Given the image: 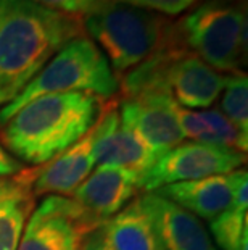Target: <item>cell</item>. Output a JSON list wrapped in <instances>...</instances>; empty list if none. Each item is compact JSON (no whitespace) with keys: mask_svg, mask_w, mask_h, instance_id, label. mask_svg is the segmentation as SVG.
<instances>
[{"mask_svg":"<svg viewBox=\"0 0 248 250\" xmlns=\"http://www.w3.org/2000/svg\"><path fill=\"white\" fill-rule=\"evenodd\" d=\"M248 174L235 188L232 205L210 221L214 246L219 250H248Z\"/></svg>","mask_w":248,"mask_h":250,"instance_id":"ac0fdd59","label":"cell"},{"mask_svg":"<svg viewBox=\"0 0 248 250\" xmlns=\"http://www.w3.org/2000/svg\"><path fill=\"white\" fill-rule=\"evenodd\" d=\"M116 2H123L129 3L133 7H139L149 12H155L160 15H179L182 12H186L187 8H191L195 2L198 0H116Z\"/></svg>","mask_w":248,"mask_h":250,"instance_id":"ffe728a7","label":"cell"},{"mask_svg":"<svg viewBox=\"0 0 248 250\" xmlns=\"http://www.w3.org/2000/svg\"><path fill=\"white\" fill-rule=\"evenodd\" d=\"M81 250H113L110 247V244L105 237L102 226H98L97 229H94L89 236L84 239Z\"/></svg>","mask_w":248,"mask_h":250,"instance_id":"603a6c76","label":"cell"},{"mask_svg":"<svg viewBox=\"0 0 248 250\" xmlns=\"http://www.w3.org/2000/svg\"><path fill=\"white\" fill-rule=\"evenodd\" d=\"M221 111L242 132L248 134V78L247 73L229 74L224 79Z\"/></svg>","mask_w":248,"mask_h":250,"instance_id":"d6986e66","label":"cell"},{"mask_svg":"<svg viewBox=\"0 0 248 250\" xmlns=\"http://www.w3.org/2000/svg\"><path fill=\"white\" fill-rule=\"evenodd\" d=\"M26 167L18 162L12 153L5 150V147L0 144V178H12L23 171Z\"/></svg>","mask_w":248,"mask_h":250,"instance_id":"7402d4cb","label":"cell"},{"mask_svg":"<svg viewBox=\"0 0 248 250\" xmlns=\"http://www.w3.org/2000/svg\"><path fill=\"white\" fill-rule=\"evenodd\" d=\"M31 2L60 13L73 15V17H82L87 12H91L102 0H31Z\"/></svg>","mask_w":248,"mask_h":250,"instance_id":"44dd1931","label":"cell"},{"mask_svg":"<svg viewBox=\"0 0 248 250\" xmlns=\"http://www.w3.org/2000/svg\"><path fill=\"white\" fill-rule=\"evenodd\" d=\"M102 225L70 195H45L34 207L17 250H81L84 239Z\"/></svg>","mask_w":248,"mask_h":250,"instance_id":"8992f818","label":"cell"},{"mask_svg":"<svg viewBox=\"0 0 248 250\" xmlns=\"http://www.w3.org/2000/svg\"><path fill=\"white\" fill-rule=\"evenodd\" d=\"M247 174V169H235L226 174L168 184L153 190V194L187 210L198 220L211 221L232 205L237 184Z\"/></svg>","mask_w":248,"mask_h":250,"instance_id":"7c38bea8","label":"cell"},{"mask_svg":"<svg viewBox=\"0 0 248 250\" xmlns=\"http://www.w3.org/2000/svg\"><path fill=\"white\" fill-rule=\"evenodd\" d=\"M174 28L181 44L216 71L242 73L247 63L245 0H207Z\"/></svg>","mask_w":248,"mask_h":250,"instance_id":"5b68a950","label":"cell"},{"mask_svg":"<svg viewBox=\"0 0 248 250\" xmlns=\"http://www.w3.org/2000/svg\"><path fill=\"white\" fill-rule=\"evenodd\" d=\"M89 92L102 100L119 92L118 78L95 42L84 34L61 47L12 102L0 108V125L31 100L50 94Z\"/></svg>","mask_w":248,"mask_h":250,"instance_id":"277c9868","label":"cell"},{"mask_svg":"<svg viewBox=\"0 0 248 250\" xmlns=\"http://www.w3.org/2000/svg\"><path fill=\"white\" fill-rule=\"evenodd\" d=\"M103 104L89 92L42 95L0 125V144L23 165L40 167L86 136Z\"/></svg>","mask_w":248,"mask_h":250,"instance_id":"7a4b0ae2","label":"cell"},{"mask_svg":"<svg viewBox=\"0 0 248 250\" xmlns=\"http://www.w3.org/2000/svg\"><path fill=\"white\" fill-rule=\"evenodd\" d=\"M156 58L161 86L181 108L211 107L223 92L226 76L191 54L177 39L174 24L170 41L156 52Z\"/></svg>","mask_w":248,"mask_h":250,"instance_id":"52a82bcc","label":"cell"},{"mask_svg":"<svg viewBox=\"0 0 248 250\" xmlns=\"http://www.w3.org/2000/svg\"><path fill=\"white\" fill-rule=\"evenodd\" d=\"M140 197L155 218L165 250H219L197 216L153 192Z\"/></svg>","mask_w":248,"mask_h":250,"instance_id":"5bb4252c","label":"cell"},{"mask_svg":"<svg viewBox=\"0 0 248 250\" xmlns=\"http://www.w3.org/2000/svg\"><path fill=\"white\" fill-rule=\"evenodd\" d=\"M84 34L81 17L31 0H0V107L12 102L61 47Z\"/></svg>","mask_w":248,"mask_h":250,"instance_id":"6da1fadb","label":"cell"},{"mask_svg":"<svg viewBox=\"0 0 248 250\" xmlns=\"http://www.w3.org/2000/svg\"><path fill=\"white\" fill-rule=\"evenodd\" d=\"M94 152L97 167L126 169L142 179L158 160L156 153L119 120L118 100L110 99L94 125Z\"/></svg>","mask_w":248,"mask_h":250,"instance_id":"30bf717a","label":"cell"},{"mask_svg":"<svg viewBox=\"0 0 248 250\" xmlns=\"http://www.w3.org/2000/svg\"><path fill=\"white\" fill-rule=\"evenodd\" d=\"M139 192H142L140 179L135 174L114 167H97L70 197L105 223L133 202Z\"/></svg>","mask_w":248,"mask_h":250,"instance_id":"4fadbf2b","label":"cell"},{"mask_svg":"<svg viewBox=\"0 0 248 250\" xmlns=\"http://www.w3.org/2000/svg\"><path fill=\"white\" fill-rule=\"evenodd\" d=\"M36 207L28 183L19 176L0 178V250H17Z\"/></svg>","mask_w":248,"mask_h":250,"instance_id":"e0dca14e","label":"cell"},{"mask_svg":"<svg viewBox=\"0 0 248 250\" xmlns=\"http://www.w3.org/2000/svg\"><path fill=\"white\" fill-rule=\"evenodd\" d=\"M177 118L184 139L207 146L232 148L247 153L248 134L242 132L221 110L177 108Z\"/></svg>","mask_w":248,"mask_h":250,"instance_id":"2e32d148","label":"cell"},{"mask_svg":"<svg viewBox=\"0 0 248 250\" xmlns=\"http://www.w3.org/2000/svg\"><path fill=\"white\" fill-rule=\"evenodd\" d=\"M94 126L76 144L40 167L24 168L19 176L28 183L34 199L42 195H71L95 168Z\"/></svg>","mask_w":248,"mask_h":250,"instance_id":"8fae6325","label":"cell"},{"mask_svg":"<svg viewBox=\"0 0 248 250\" xmlns=\"http://www.w3.org/2000/svg\"><path fill=\"white\" fill-rule=\"evenodd\" d=\"M81 21L118 79L160 50L174 24L160 13L116 0H102Z\"/></svg>","mask_w":248,"mask_h":250,"instance_id":"3957f363","label":"cell"},{"mask_svg":"<svg viewBox=\"0 0 248 250\" xmlns=\"http://www.w3.org/2000/svg\"><path fill=\"white\" fill-rule=\"evenodd\" d=\"M102 229L113 250H165L155 218L140 195L108 218Z\"/></svg>","mask_w":248,"mask_h":250,"instance_id":"9a60e30c","label":"cell"},{"mask_svg":"<svg viewBox=\"0 0 248 250\" xmlns=\"http://www.w3.org/2000/svg\"><path fill=\"white\" fill-rule=\"evenodd\" d=\"M247 153L232 148L207 146L198 142H182L155 162L142 179V192H153L163 186L195 181L214 174L240 169Z\"/></svg>","mask_w":248,"mask_h":250,"instance_id":"ba28073f","label":"cell"},{"mask_svg":"<svg viewBox=\"0 0 248 250\" xmlns=\"http://www.w3.org/2000/svg\"><path fill=\"white\" fill-rule=\"evenodd\" d=\"M177 108L171 95L161 90L140 92L118 102L121 123L135 132L158 158L184 142Z\"/></svg>","mask_w":248,"mask_h":250,"instance_id":"9c48e42d","label":"cell"}]
</instances>
